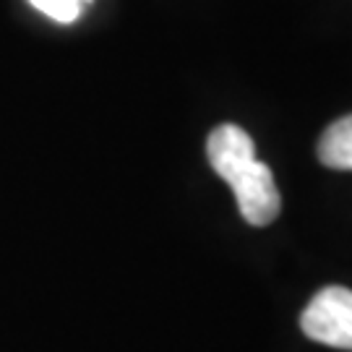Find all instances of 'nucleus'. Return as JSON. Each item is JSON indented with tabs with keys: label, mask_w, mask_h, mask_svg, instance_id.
I'll return each instance as SVG.
<instances>
[{
	"label": "nucleus",
	"mask_w": 352,
	"mask_h": 352,
	"mask_svg": "<svg viewBox=\"0 0 352 352\" xmlns=\"http://www.w3.org/2000/svg\"><path fill=\"white\" fill-rule=\"evenodd\" d=\"M29 3L58 24H71L81 16V3L78 0H29Z\"/></svg>",
	"instance_id": "20e7f679"
},
{
	"label": "nucleus",
	"mask_w": 352,
	"mask_h": 352,
	"mask_svg": "<svg viewBox=\"0 0 352 352\" xmlns=\"http://www.w3.org/2000/svg\"><path fill=\"white\" fill-rule=\"evenodd\" d=\"M300 329L318 344L352 352V289L331 285L316 292L300 316Z\"/></svg>",
	"instance_id": "f03ea898"
},
{
	"label": "nucleus",
	"mask_w": 352,
	"mask_h": 352,
	"mask_svg": "<svg viewBox=\"0 0 352 352\" xmlns=\"http://www.w3.org/2000/svg\"><path fill=\"white\" fill-rule=\"evenodd\" d=\"M318 162L331 170H352V115L334 120L316 146Z\"/></svg>",
	"instance_id": "7ed1b4c3"
},
{
	"label": "nucleus",
	"mask_w": 352,
	"mask_h": 352,
	"mask_svg": "<svg viewBox=\"0 0 352 352\" xmlns=\"http://www.w3.org/2000/svg\"><path fill=\"white\" fill-rule=\"evenodd\" d=\"M206 157L217 175L235 193L243 219L253 227L272 225L279 217L282 199L269 164L256 160L253 139L240 126H217L206 139Z\"/></svg>",
	"instance_id": "f257e3e1"
},
{
	"label": "nucleus",
	"mask_w": 352,
	"mask_h": 352,
	"mask_svg": "<svg viewBox=\"0 0 352 352\" xmlns=\"http://www.w3.org/2000/svg\"><path fill=\"white\" fill-rule=\"evenodd\" d=\"M78 3H81V6H84V3H89V0H78Z\"/></svg>",
	"instance_id": "39448f33"
}]
</instances>
